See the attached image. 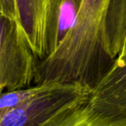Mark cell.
Instances as JSON below:
<instances>
[{
	"label": "cell",
	"mask_w": 126,
	"mask_h": 126,
	"mask_svg": "<svg viewBox=\"0 0 126 126\" xmlns=\"http://www.w3.org/2000/svg\"><path fill=\"white\" fill-rule=\"evenodd\" d=\"M38 61L21 22L0 14V95L34 85Z\"/></svg>",
	"instance_id": "2"
},
{
	"label": "cell",
	"mask_w": 126,
	"mask_h": 126,
	"mask_svg": "<svg viewBox=\"0 0 126 126\" xmlns=\"http://www.w3.org/2000/svg\"><path fill=\"white\" fill-rule=\"evenodd\" d=\"M91 95L102 100L126 102V60L111 67L92 90Z\"/></svg>",
	"instance_id": "7"
},
{
	"label": "cell",
	"mask_w": 126,
	"mask_h": 126,
	"mask_svg": "<svg viewBox=\"0 0 126 126\" xmlns=\"http://www.w3.org/2000/svg\"><path fill=\"white\" fill-rule=\"evenodd\" d=\"M59 0H16L20 22L39 61L54 51L53 21Z\"/></svg>",
	"instance_id": "5"
},
{
	"label": "cell",
	"mask_w": 126,
	"mask_h": 126,
	"mask_svg": "<svg viewBox=\"0 0 126 126\" xmlns=\"http://www.w3.org/2000/svg\"><path fill=\"white\" fill-rule=\"evenodd\" d=\"M103 47L113 64H121L126 60V0H110L105 20Z\"/></svg>",
	"instance_id": "6"
},
{
	"label": "cell",
	"mask_w": 126,
	"mask_h": 126,
	"mask_svg": "<svg viewBox=\"0 0 126 126\" xmlns=\"http://www.w3.org/2000/svg\"><path fill=\"white\" fill-rule=\"evenodd\" d=\"M90 94L77 84L50 83L31 101L0 114V126H38L63 106Z\"/></svg>",
	"instance_id": "3"
},
{
	"label": "cell",
	"mask_w": 126,
	"mask_h": 126,
	"mask_svg": "<svg viewBox=\"0 0 126 126\" xmlns=\"http://www.w3.org/2000/svg\"><path fill=\"white\" fill-rule=\"evenodd\" d=\"M0 14L20 22L17 11L16 0H0Z\"/></svg>",
	"instance_id": "10"
},
{
	"label": "cell",
	"mask_w": 126,
	"mask_h": 126,
	"mask_svg": "<svg viewBox=\"0 0 126 126\" xmlns=\"http://www.w3.org/2000/svg\"><path fill=\"white\" fill-rule=\"evenodd\" d=\"M38 126H126V102L97 99L90 94L63 106Z\"/></svg>",
	"instance_id": "4"
},
{
	"label": "cell",
	"mask_w": 126,
	"mask_h": 126,
	"mask_svg": "<svg viewBox=\"0 0 126 126\" xmlns=\"http://www.w3.org/2000/svg\"><path fill=\"white\" fill-rule=\"evenodd\" d=\"M81 0H59L53 21V46L56 50L74 26ZM54 50V51H55Z\"/></svg>",
	"instance_id": "8"
},
{
	"label": "cell",
	"mask_w": 126,
	"mask_h": 126,
	"mask_svg": "<svg viewBox=\"0 0 126 126\" xmlns=\"http://www.w3.org/2000/svg\"><path fill=\"white\" fill-rule=\"evenodd\" d=\"M47 84H37L25 88L4 92L0 95V114L31 101L47 88Z\"/></svg>",
	"instance_id": "9"
},
{
	"label": "cell",
	"mask_w": 126,
	"mask_h": 126,
	"mask_svg": "<svg viewBox=\"0 0 126 126\" xmlns=\"http://www.w3.org/2000/svg\"><path fill=\"white\" fill-rule=\"evenodd\" d=\"M110 0H81L74 26L52 53L38 61L34 85L77 84L92 90L113 63L103 47Z\"/></svg>",
	"instance_id": "1"
}]
</instances>
